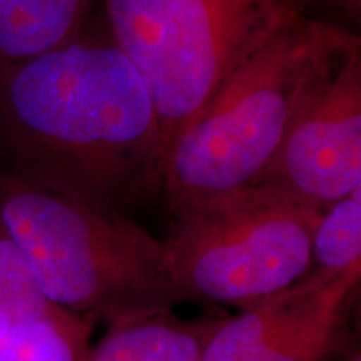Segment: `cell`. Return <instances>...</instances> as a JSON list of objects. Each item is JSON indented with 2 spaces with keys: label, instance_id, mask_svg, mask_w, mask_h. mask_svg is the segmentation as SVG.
Wrapping results in <instances>:
<instances>
[{
  "label": "cell",
  "instance_id": "6da1fadb",
  "mask_svg": "<svg viewBox=\"0 0 361 361\" xmlns=\"http://www.w3.org/2000/svg\"><path fill=\"white\" fill-rule=\"evenodd\" d=\"M0 169L124 214L159 192L156 102L109 27L0 67Z\"/></svg>",
  "mask_w": 361,
  "mask_h": 361
},
{
  "label": "cell",
  "instance_id": "7a4b0ae2",
  "mask_svg": "<svg viewBox=\"0 0 361 361\" xmlns=\"http://www.w3.org/2000/svg\"><path fill=\"white\" fill-rule=\"evenodd\" d=\"M358 35L323 20L283 27L221 85L166 156L159 192L171 213L251 186Z\"/></svg>",
  "mask_w": 361,
  "mask_h": 361
},
{
  "label": "cell",
  "instance_id": "3957f363",
  "mask_svg": "<svg viewBox=\"0 0 361 361\" xmlns=\"http://www.w3.org/2000/svg\"><path fill=\"white\" fill-rule=\"evenodd\" d=\"M0 218L40 293L67 313L111 328L186 303L164 241L124 213L0 169Z\"/></svg>",
  "mask_w": 361,
  "mask_h": 361
},
{
  "label": "cell",
  "instance_id": "277c9868",
  "mask_svg": "<svg viewBox=\"0 0 361 361\" xmlns=\"http://www.w3.org/2000/svg\"><path fill=\"white\" fill-rule=\"evenodd\" d=\"M156 102L161 162L243 62L316 0H96ZM162 174V171H161Z\"/></svg>",
  "mask_w": 361,
  "mask_h": 361
},
{
  "label": "cell",
  "instance_id": "5b68a950",
  "mask_svg": "<svg viewBox=\"0 0 361 361\" xmlns=\"http://www.w3.org/2000/svg\"><path fill=\"white\" fill-rule=\"evenodd\" d=\"M322 209L268 184H252L173 213L164 245L184 301L258 303L311 271Z\"/></svg>",
  "mask_w": 361,
  "mask_h": 361
},
{
  "label": "cell",
  "instance_id": "8992f818",
  "mask_svg": "<svg viewBox=\"0 0 361 361\" xmlns=\"http://www.w3.org/2000/svg\"><path fill=\"white\" fill-rule=\"evenodd\" d=\"M252 184L274 186L322 211L361 186V42L296 117Z\"/></svg>",
  "mask_w": 361,
  "mask_h": 361
},
{
  "label": "cell",
  "instance_id": "52a82bcc",
  "mask_svg": "<svg viewBox=\"0 0 361 361\" xmlns=\"http://www.w3.org/2000/svg\"><path fill=\"white\" fill-rule=\"evenodd\" d=\"M360 274L311 269L286 290L221 318L202 361H322Z\"/></svg>",
  "mask_w": 361,
  "mask_h": 361
},
{
  "label": "cell",
  "instance_id": "ba28073f",
  "mask_svg": "<svg viewBox=\"0 0 361 361\" xmlns=\"http://www.w3.org/2000/svg\"><path fill=\"white\" fill-rule=\"evenodd\" d=\"M221 318L184 322L173 311L111 326L82 361H202L206 343Z\"/></svg>",
  "mask_w": 361,
  "mask_h": 361
},
{
  "label": "cell",
  "instance_id": "9c48e42d",
  "mask_svg": "<svg viewBox=\"0 0 361 361\" xmlns=\"http://www.w3.org/2000/svg\"><path fill=\"white\" fill-rule=\"evenodd\" d=\"M96 0H0V67L75 39Z\"/></svg>",
  "mask_w": 361,
  "mask_h": 361
},
{
  "label": "cell",
  "instance_id": "30bf717a",
  "mask_svg": "<svg viewBox=\"0 0 361 361\" xmlns=\"http://www.w3.org/2000/svg\"><path fill=\"white\" fill-rule=\"evenodd\" d=\"M311 269L361 273V186L322 213L311 241Z\"/></svg>",
  "mask_w": 361,
  "mask_h": 361
},
{
  "label": "cell",
  "instance_id": "8fae6325",
  "mask_svg": "<svg viewBox=\"0 0 361 361\" xmlns=\"http://www.w3.org/2000/svg\"><path fill=\"white\" fill-rule=\"evenodd\" d=\"M0 305L12 323L52 316L64 311L40 293L24 256L0 218Z\"/></svg>",
  "mask_w": 361,
  "mask_h": 361
},
{
  "label": "cell",
  "instance_id": "7c38bea8",
  "mask_svg": "<svg viewBox=\"0 0 361 361\" xmlns=\"http://www.w3.org/2000/svg\"><path fill=\"white\" fill-rule=\"evenodd\" d=\"M0 361H13L11 351H8V340L0 345Z\"/></svg>",
  "mask_w": 361,
  "mask_h": 361
},
{
  "label": "cell",
  "instance_id": "4fadbf2b",
  "mask_svg": "<svg viewBox=\"0 0 361 361\" xmlns=\"http://www.w3.org/2000/svg\"><path fill=\"white\" fill-rule=\"evenodd\" d=\"M351 361H361V358H360V355H356V356H355V358H353V360H351Z\"/></svg>",
  "mask_w": 361,
  "mask_h": 361
}]
</instances>
